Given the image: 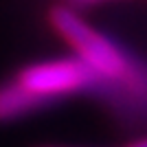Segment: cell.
I'll return each instance as SVG.
<instances>
[{
    "label": "cell",
    "mask_w": 147,
    "mask_h": 147,
    "mask_svg": "<svg viewBox=\"0 0 147 147\" xmlns=\"http://www.w3.org/2000/svg\"><path fill=\"white\" fill-rule=\"evenodd\" d=\"M49 26L64 40L99 79V90L132 103H147V64L129 55L119 42L84 20L73 7L53 5L46 13Z\"/></svg>",
    "instance_id": "cell-1"
},
{
    "label": "cell",
    "mask_w": 147,
    "mask_h": 147,
    "mask_svg": "<svg viewBox=\"0 0 147 147\" xmlns=\"http://www.w3.org/2000/svg\"><path fill=\"white\" fill-rule=\"evenodd\" d=\"M11 79L20 84L42 108H51L70 97L99 90L97 75L77 55L31 61Z\"/></svg>",
    "instance_id": "cell-2"
},
{
    "label": "cell",
    "mask_w": 147,
    "mask_h": 147,
    "mask_svg": "<svg viewBox=\"0 0 147 147\" xmlns=\"http://www.w3.org/2000/svg\"><path fill=\"white\" fill-rule=\"evenodd\" d=\"M70 5H84V7H90V5H105V2H123V0H68Z\"/></svg>",
    "instance_id": "cell-3"
},
{
    "label": "cell",
    "mask_w": 147,
    "mask_h": 147,
    "mask_svg": "<svg viewBox=\"0 0 147 147\" xmlns=\"http://www.w3.org/2000/svg\"><path fill=\"white\" fill-rule=\"evenodd\" d=\"M125 147H147V136H143V138H136V141L127 143Z\"/></svg>",
    "instance_id": "cell-4"
},
{
    "label": "cell",
    "mask_w": 147,
    "mask_h": 147,
    "mask_svg": "<svg viewBox=\"0 0 147 147\" xmlns=\"http://www.w3.org/2000/svg\"><path fill=\"white\" fill-rule=\"evenodd\" d=\"M44 147H57V145H44Z\"/></svg>",
    "instance_id": "cell-5"
}]
</instances>
